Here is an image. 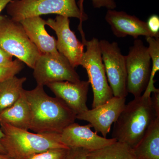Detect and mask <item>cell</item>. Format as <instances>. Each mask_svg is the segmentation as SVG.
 Listing matches in <instances>:
<instances>
[{"label":"cell","mask_w":159,"mask_h":159,"mask_svg":"<svg viewBox=\"0 0 159 159\" xmlns=\"http://www.w3.org/2000/svg\"><path fill=\"white\" fill-rule=\"evenodd\" d=\"M25 92L31 110L30 129L34 133L60 134L77 119V115L62 100L49 96L43 86Z\"/></svg>","instance_id":"cell-1"},{"label":"cell","mask_w":159,"mask_h":159,"mask_svg":"<svg viewBox=\"0 0 159 159\" xmlns=\"http://www.w3.org/2000/svg\"><path fill=\"white\" fill-rule=\"evenodd\" d=\"M157 117L151 97H135L125 104L114 123L112 138L133 148Z\"/></svg>","instance_id":"cell-2"},{"label":"cell","mask_w":159,"mask_h":159,"mask_svg":"<svg viewBox=\"0 0 159 159\" xmlns=\"http://www.w3.org/2000/svg\"><path fill=\"white\" fill-rule=\"evenodd\" d=\"M0 125L4 134L1 144L12 159H28L50 149L69 148L61 142L60 134L34 133L6 123Z\"/></svg>","instance_id":"cell-3"},{"label":"cell","mask_w":159,"mask_h":159,"mask_svg":"<svg viewBox=\"0 0 159 159\" xmlns=\"http://www.w3.org/2000/svg\"><path fill=\"white\" fill-rule=\"evenodd\" d=\"M6 8L9 17L17 22L27 18L50 14L76 18L80 20L78 29L82 39H85L82 23L88 17L80 10L76 0H12Z\"/></svg>","instance_id":"cell-4"},{"label":"cell","mask_w":159,"mask_h":159,"mask_svg":"<svg viewBox=\"0 0 159 159\" xmlns=\"http://www.w3.org/2000/svg\"><path fill=\"white\" fill-rule=\"evenodd\" d=\"M0 48L32 69L41 54L20 23L7 16L0 15Z\"/></svg>","instance_id":"cell-5"},{"label":"cell","mask_w":159,"mask_h":159,"mask_svg":"<svg viewBox=\"0 0 159 159\" xmlns=\"http://www.w3.org/2000/svg\"><path fill=\"white\" fill-rule=\"evenodd\" d=\"M86 47L80 66L85 69L93 93L92 108L104 104L114 97L107 81L99 48V40L93 38L83 43Z\"/></svg>","instance_id":"cell-6"},{"label":"cell","mask_w":159,"mask_h":159,"mask_svg":"<svg viewBox=\"0 0 159 159\" xmlns=\"http://www.w3.org/2000/svg\"><path fill=\"white\" fill-rule=\"evenodd\" d=\"M125 58L127 92L134 98L141 97L148 86L151 72L148 47L141 40L136 39Z\"/></svg>","instance_id":"cell-7"},{"label":"cell","mask_w":159,"mask_h":159,"mask_svg":"<svg viewBox=\"0 0 159 159\" xmlns=\"http://www.w3.org/2000/svg\"><path fill=\"white\" fill-rule=\"evenodd\" d=\"M99 45L107 81L113 96L126 98L128 93L125 56L116 42L101 40Z\"/></svg>","instance_id":"cell-8"},{"label":"cell","mask_w":159,"mask_h":159,"mask_svg":"<svg viewBox=\"0 0 159 159\" xmlns=\"http://www.w3.org/2000/svg\"><path fill=\"white\" fill-rule=\"evenodd\" d=\"M33 75L37 85H48L51 83L80 81L79 75L68 60L48 54H42L35 62Z\"/></svg>","instance_id":"cell-9"},{"label":"cell","mask_w":159,"mask_h":159,"mask_svg":"<svg viewBox=\"0 0 159 159\" xmlns=\"http://www.w3.org/2000/svg\"><path fill=\"white\" fill-rule=\"evenodd\" d=\"M69 18L57 15L55 19H48L46 25L55 32L57 36L56 48L60 53L68 60L73 68L80 66L84 53V44L77 39L70 29Z\"/></svg>","instance_id":"cell-10"},{"label":"cell","mask_w":159,"mask_h":159,"mask_svg":"<svg viewBox=\"0 0 159 159\" xmlns=\"http://www.w3.org/2000/svg\"><path fill=\"white\" fill-rule=\"evenodd\" d=\"M126 98L114 97L104 104L76 116L77 119L87 121L95 131L107 138L111 126L116 121L125 105Z\"/></svg>","instance_id":"cell-11"},{"label":"cell","mask_w":159,"mask_h":159,"mask_svg":"<svg viewBox=\"0 0 159 159\" xmlns=\"http://www.w3.org/2000/svg\"><path fill=\"white\" fill-rule=\"evenodd\" d=\"M92 125H81L75 122L64 129L60 134V141L69 148H82L89 152L98 150L117 142L98 135L92 130Z\"/></svg>","instance_id":"cell-12"},{"label":"cell","mask_w":159,"mask_h":159,"mask_svg":"<svg viewBox=\"0 0 159 159\" xmlns=\"http://www.w3.org/2000/svg\"><path fill=\"white\" fill-rule=\"evenodd\" d=\"M89 85V81L80 80L77 83L58 81L47 86L56 97L62 100L77 115L89 110L87 101Z\"/></svg>","instance_id":"cell-13"},{"label":"cell","mask_w":159,"mask_h":159,"mask_svg":"<svg viewBox=\"0 0 159 159\" xmlns=\"http://www.w3.org/2000/svg\"><path fill=\"white\" fill-rule=\"evenodd\" d=\"M105 19L117 37L131 36L135 39H138L140 36L157 38L149 31L146 22L125 11L108 9Z\"/></svg>","instance_id":"cell-14"},{"label":"cell","mask_w":159,"mask_h":159,"mask_svg":"<svg viewBox=\"0 0 159 159\" xmlns=\"http://www.w3.org/2000/svg\"><path fill=\"white\" fill-rule=\"evenodd\" d=\"M28 37L42 54H48L58 58L64 57L56 48L57 40L46 31V20L40 16L27 18L20 21Z\"/></svg>","instance_id":"cell-15"},{"label":"cell","mask_w":159,"mask_h":159,"mask_svg":"<svg viewBox=\"0 0 159 159\" xmlns=\"http://www.w3.org/2000/svg\"><path fill=\"white\" fill-rule=\"evenodd\" d=\"M23 90L20 98L13 105L0 112V124L6 123L21 129L29 130L31 126V108Z\"/></svg>","instance_id":"cell-16"},{"label":"cell","mask_w":159,"mask_h":159,"mask_svg":"<svg viewBox=\"0 0 159 159\" xmlns=\"http://www.w3.org/2000/svg\"><path fill=\"white\" fill-rule=\"evenodd\" d=\"M133 149L137 159H159V116Z\"/></svg>","instance_id":"cell-17"},{"label":"cell","mask_w":159,"mask_h":159,"mask_svg":"<svg viewBox=\"0 0 159 159\" xmlns=\"http://www.w3.org/2000/svg\"><path fill=\"white\" fill-rule=\"evenodd\" d=\"M26 77L16 76L0 82V112L13 105L22 93Z\"/></svg>","instance_id":"cell-18"},{"label":"cell","mask_w":159,"mask_h":159,"mask_svg":"<svg viewBox=\"0 0 159 159\" xmlns=\"http://www.w3.org/2000/svg\"><path fill=\"white\" fill-rule=\"evenodd\" d=\"M87 159H137L132 147L118 141L101 149L89 152Z\"/></svg>","instance_id":"cell-19"},{"label":"cell","mask_w":159,"mask_h":159,"mask_svg":"<svg viewBox=\"0 0 159 159\" xmlns=\"http://www.w3.org/2000/svg\"><path fill=\"white\" fill-rule=\"evenodd\" d=\"M146 40L148 44V53L152 63L149 82L142 96L150 97L152 93L159 92V89H157L154 86L155 82L156 81V80H154L155 76L159 70V38L146 37Z\"/></svg>","instance_id":"cell-20"},{"label":"cell","mask_w":159,"mask_h":159,"mask_svg":"<svg viewBox=\"0 0 159 159\" xmlns=\"http://www.w3.org/2000/svg\"><path fill=\"white\" fill-rule=\"evenodd\" d=\"M24 67V63L18 59L15 60L14 63L10 66H0V82L15 76Z\"/></svg>","instance_id":"cell-21"},{"label":"cell","mask_w":159,"mask_h":159,"mask_svg":"<svg viewBox=\"0 0 159 159\" xmlns=\"http://www.w3.org/2000/svg\"><path fill=\"white\" fill-rule=\"evenodd\" d=\"M69 148H54L34 155L28 159H63Z\"/></svg>","instance_id":"cell-22"},{"label":"cell","mask_w":159,"mask_h":159,"mask_svg":"<svg viewBox=\"0 0 159 159\" xmlns=\"http://www.w3.org/2000/svg\"><path fill=\"white\" fill-rule=\"evenodd\" d=\"M92 1L95 8L105 7L108 10L115 9L116 8V4L114 0H92ZM84 0H79L77 5L80 11L83 13H85L84 9Z\"/></svg>","instance_id":"cell-23"},{"label":"cell","mask_w":159,"mask_h":159,"mask_svg":"<svg viewBox=\"0 0 159 159\" xmlns=\"http://www.w3.org/2000/svg\"><path fill=\"white\" fill-rule=\"evenodd\" d=\"M89 152L82 148H70L63 159H88Z\"/></svg>","instance_id":"cell-24"},{"label":"cell","mask_w":159,"mask_h":159,"mask_svg":"<svg viewBox=\"0 0 159 159\" xmlns=\"http://www.w3.org/2000/svg\"><path fill=\"white\" fill-rule=\"evenodd\" d=\"M147 27L149 31L155 35L159 37V17L157 15H152L148 19L147 22Z\"/></svg>","instance_id":"cell-25"},{"label":"cell","mask_w":159,"mask_h":159,"mask_svg":"<svg viewBox=\"0 0 159 159\" xmlns=\"http://www.w3.org/2000/svg\"><path fill=\"white\" fill-rule=\"evenodd\" d=\"M13 56L0 48V66L9 67L13 65L14 61L12 60Z\"/></svg>","instance_id":"cell-26"},{"label":"cell","mask_w":159,"mask_h":159,"mask_svg":"<svg viewBox=\"0 0 159 159\" xmlns=\"http://www.w3.org/2000/svg\"><path fill=\"white\" fill-rule=\"evenodd\" d=\"M152 104L157 116H159V92L152 93V96H151Z\"/></svg>","instance_id":"cell-27"},{"label":"cell","mask_w":159,"mask_h":159,"mask_svg":"<svg viewBox=\"0 0 159 159\" xmlns=\"http://www.w3.org/2000/svg\"><path fill=\"white\" fill-rule=\"evenodd\" d=\"M11 1L12 0H0V14Z\"/></svg>","instance_id":"cell-28"},{"label":"cell","mask_w":159,"mask_h":159,"mask_svg":"<svg viewBox=\"0 0 159 159\" xmlns=\"http://www.w3.org/2000/svg\"><path fill=\"white\" fill-rule=\"evenodd\" d=\"M4 136V134L2 131V129H0V154H6V152L3 148L2 145L1 143V140L2 138Z\"/></svg>","instance_id":"cell-29"},{"label":"cell","mask_w":159,"mask_h":159,"mask_svg":"<svg viewBox=\"0 0 159 159\" xmlns=\"http://www.w3.org/2000/svg\"><path fill=\"white\" fill-rule=\"evenodd\" d=\"M0 159H12L6 154H0Z\"/></svg>","instance_id":"cell-30"}]
</instances>
